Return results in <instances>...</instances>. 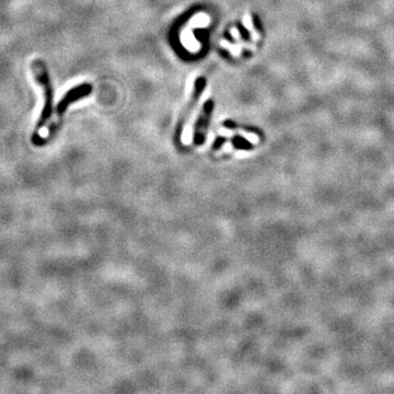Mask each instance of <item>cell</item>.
<instances>
[{
  "instance_id": "cell-2",
  "label": "cell",
  "mask_w": 394,
  "mask_h": 394,
  "mask_svg": "<svg viewBox=\"0 0 394 394\" xmlns=\"http://www.w3.org/2000/svg\"><path fill=\"white\" fill-rule=\"evenodd\" d=\"M90 92H91V85L90 84L79 85V87H76L75 89L68 91V92L65 94L64 99H62L58 103V106H57V111H58L59 114H62L66 111L67 106L69 105L70 103L77 101L78 99L83 98V96H85V95H88Z\"/></svg>"
},
{
  "instance_id": "cell-1",
  "label": "cell",
  "mask_w": 394,
  "mask_h": 394,
  "mask_svg": "<svg viewBox=\"0 0 394 394\" xmlns=\"http://www.w3.org/2000/svg\"><path fill=\"white\" fill-rule=\"evenodd\" d=\"M32 69L34 75L36 77V80L38 83L42 85L44 89L45 93V103H44V108L42 111L41 118L38 121V126H43V125L47 122V119L49 118L50 114H52V108H53V91L52 87H50L49 78L45 69V66L42 64L39 60H34L32 64Z\"/></svg>"
},
{
  "instance_id": "cell-3",
  "label": "cell",
  "mask_w": 394,
  "mask_h": 394,
  "mask_svg": "<svg viewBox=\"0 0 394 394\" xmlns=\"http://www.w3.org/2000/svg\"><path fill=\"white\" fill-rule=\"evenodd\" d=\"M211 111H213V101H208L207 103L205 104V106L203 108V112H202V115L199 116V119H198V122H197L196 135H197V140L198 141H203L204 140L205 134H206V130H207V127H208V123H209Z\"/></svg>"
}]
</instances>
